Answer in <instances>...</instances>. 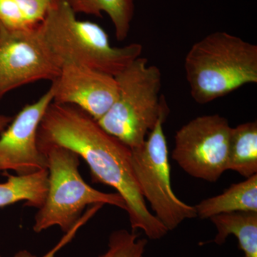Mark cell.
I'll list each match as a JSON object with an SVG mask.
<instances>
[{
    "label": "cell",
    "instance_id": "cell-1",
    "mask_svg": "<svg viewBox=\"0 0 257 257\" xmlns=\"http://www.w3.org/2000/svg\"><path fill=\"white\" fill-rule=\"evenodd\" d=\"M39 147L57 145L77 154L87 164L92 181L112 187L124 199L133 231L143 230L159 240L169 232L149 210L132 165V150L77 106L52 101L42 118Z\"/></svg>",
    "mask_w": 257,
    "mask_h": 257
},
{
    "label": "cell",
    "instance_id": "cell-2",
    "mask_svg": "<svg viewBox=\"0 0 257 257\" xmlns=\"http://www.w3.org/2000/svg\"><path fill=\"white\" fill-rule=\"evenodd\" d=\"M184 70L193 99L207 104L257 83V46L227 32H213L191 47Z\"/></svg>",
    "mask_w": 257,
    "mask_h": 257
},
{
    "label": "cell",
    "instance_id": "cell-3",
    "mask_svg": "<svg viewBox=\"0 0 257 257\" xmlns=\"http://www.w3.org/2000/svg\"><path fill=\"white\" fill-rule=\"evenodd\" d=\"M76 15L68 0H52L40 25L44 39L60 67L77 64L115 77L141 57L140 44L112 47L101 27L79 20Z\"/></svg>",
    "mask_w": 257,
    "mask_h": 257
},
{
    "label": "cell",
    "instance_id": "cell-4",
    "mask_svg": "<svg viewBox=\"0 0 257 257\" xmlns=\"http://www.w3.org/2000/svg\"><path fill=\"white\" fill-rule=\"evenodd\" d=\"M114 77L117 96L97 122L133 150L145 143L161 118L168 116L169 106L160 94L162 73L159 67L148 65L147 59L140 57Z\"/></svg>",
    "mask_w": 257,
    "mask_h": 257
},
{
    "label": "cell",
    "instance_id": "cell-5",
    "mask_svg": "<svg viewBox=\"0 0 257 257\" xmlns=\"http://www.w3.org/2000/svg\"><path fill=\"white\" fill-rule=\"evenodd\" d=\"M47 157L48 185L43 205L38 209L32 229L40 233L59 226L65 234L77 224L88 206L109 204L126 211L124 199L118 193L93 188L79 173L80 157L65 147H40Z\"/></svg>",
    "mask_w": 257,
    "mask_h": 257
},
{
    "label": "cell",
    "instance_id": "cell-6",
    "mask_svg": "<svg viewBox=\"0 0 257 257\" xmlns=\"http://www.w3.org/2000/svg\"><path fill=\"white\" fill-rule=\"evenodd\" d=\"M167 117L159 120L141 146L131 150L134 174L144 199L150 203L154 215L170 231L184 221L197 217V213L194 206L182 202L172 190L163 128Z\"/></svg>",
    "mask_w": 257,
    "mask_h": 257
},
{
    "label": "cell",
    "instance_id": "cell-7",
    "mask_svg": "<svg viewBox=\"0 0 257 257\" xmlns=\"http://www.w3.org/2000/svg\"><path fill=\"white\" fill-rule=\"evenodd\" d=\"M231 130L221 115L197 116L176 133L172 159L191 177L214 183L227 171Z\"/></svg>",
    "mask_w": 257,
    "mask_h": 257
},
{
    "label": "cell",
    "instance_id": "cell-8",
    "mask_svg": "<svg viewBox=\"0 0 257 257\" xmlns=\"http://www.w3.org/2000/svg\"><path fill=\"white\" fill-rule=\"evenodd\" d=\"M60 69L40 26L19 32L0 28V99L27 84L41 80L52 82Z\"/></svg>",
    "mask_w": 257,
    "mask_h": 257
},
{
    "label": "cell",
    "instance_id": "cell-9",
    "mask_svg": "<svg viewBox=\"0 0 257 257\" xmlns=\"http://www.w3.org/2000/svg\"><path fill=\"white\" fill-rule=\"evenodd\" d=\"M53 101L49 89L35 102L24 106L0 135V172L28 175L47 170V160L37 143L39 126Z\"/></svg>",
    "mask_w": 257,
    "mask_h": 257
},
{
    "label": "cell",
    "instance_id": "cell-10",
    "mask_svg": "<svg viewBox=\"0 0 257 257\" xmlns=\"http://www.w3.org/2000/svg\"><path fill=\"white\" fill-rule=\"evenodd\" d=\"M50 89L54 102L77 106L96 121L107 112L118 94L114 76L74 64L61 67Z\"/></svg>",
    "mask_w": 257,
    "mask_h": 257
},
{
    "label": "cell",
    "instance_id": "cell-11",
    "mask_svg": "<svg viewBox=\"0 0 257 257\" xmlns=\"http://www.w3.org/2000/svg\"><path fill=\"white\" fill-rule=\"evenodd\" d=\"M194 208L201 219L239 211L257 212V174L231 184L222 194L204 199Z\"/></svg>",
    "mask_w": 257,
    "mask_h": 257
},
{
    "label": "cell",
    "instance_id": "cell-12",
    "mask_svg": "<svg viewBox=\"0 0 257 257\" xmlns=\"http://www.w3.org/2000/svg\"><path fill=\"white\" fill-rule=\"evenodd\" d=\"M7 180L0 182V208L24 202L25 207L40 209L46 197L48 171L28 175H12L5 172ZM1 257V256H0Z\"/></svg>",
    "mask_w": 257,
    "mask_h": 257
},
{
    "label": "cell",
    "instance_id": "cell-13",
    "mask_svg": "<svg viewBox=\"0 0 257 257\" xmlns=\"http://www.w3.org/2000/svg\"><path fill=\"white\" fill-rule=\"evenodd\" d=\"M209 219L217 231L213 242L224 244L230 235H234L243 251V257H257V212L219 214Z\"/></svg>",
    "mask_w": 257,
    "mask_h": 257
},
{
    "label": "cell",
    "instance_id": "cell-14",
    "mask_svg": "<svg viewBox=\"0 0 257 257\" xmlns=\"http://www.w3.org/2000/svg\"><path fill=\"white\" fill-rule=\"evenodd\" d=\"M227 170L248 178L257 174V121L231 127L228 150Z\"/></svg>",
    "mask_w": 257,
    "mask_h": 257
},
{
    "label": "cell",
    "instance_id": "cell-15",
    "mask_svg": "<svg viewBox=\"0 0 257 257\" xmlns=\"http://www.w3.org/2000/svg\"><path fill=\"white\" fill-rule=\"evenodd\" d=\"M76 14L94 15L101 18L107 14L114 25L118 41L127 37L135 13L133 0H68Z\"/></svg>",
    "mask_w": 257,
    "mask_h": 257
},
{
    "label": "cell",
    "instance_id": "cell-16",
    "mask_svg": "<svg viewBox=\"0 0 257 257\" xmlns=\"http://www.w3.org/2000/svg\"><path fill=\"white\" fill-rule=\"evenodd\" d=\"M147 240L140 239L135 231L115 230L109 235L106 251L98 257H143Z\"/></svg>",
    "mask_w": 257,
    "mask_h": 257
},
{
    "label": "cell",
    "instance_id": "cell-17",
    "mask_svg": "<svg viewBox=\"0 0 257 257\" xmlns=\"http://www.w3.org/2000/svg\"><path fill=\"white\" fill-rule=\"evenodd\" d=\"M102 204H94V205L91 206L89 209H87L82 216H81L79 220L77 221V224L74 225L72 229L69 230L68 232L65 233L64 236H62V239L55 245L50 251H47L44 256L42 257H55L57 253L60 251L62 248L64 246H67L69 243H70L74 239V236H76L77 233L80 228H82L84 224H87L88 221L90 220L95 215L96 213L98 212L101 208L103 207ZM12 257H37L35 254L29 251L28 250L23 249L18 251V252L15 253Z\"/></svg>",
    "mask_w": 257,
    "mask_h": 257
},
{
    "label": "cell",
    "instance_id": "cell-18",
    "mask_svg": "<svg viewBox=\"0 0 257 257\" xmlns=\"http://www.w3.org/2000/svg\"><path fill=\"white\" fill-rule=\"evenodd\" d=\"M30 28L42 25L50 10L52 0H15Z\"/></svg>",
    "mask_w": 257,
    "mask_h": 257
},
{
    "label": "cell",
    "instance_id": "cell-19",
    "mask_svg": "<svg viewBox=\"0 0 257 257\" xmlns=\"http://www.w3.org/2000/svg\"><path fill=\"white\" fill-rule=\"evenodd\" d=\"M13 117L8 115L0 114V135L11 122Z\"/></svg>",
    "mask_w": 257,
    "mask_h": 257
}]
</instances>
